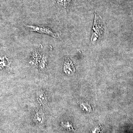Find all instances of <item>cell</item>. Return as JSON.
Segmentation results:
<instances>
[{
  "label": "cell",
  "instance_id": "cell-6",
  "mask_svg": "<svg viewBox=\"0 0 133 133\" xmlns=\"http://www.w3.org/2000/svg\"><path fill=\"white\" fill-rule=\"evenodd\" d=\"M48 58L47 55L45 54H42L41 55V58L38 63V67L42 70H45L48 63Z\"/></svg>",
  "mask_w": 133,
  "mask_h": 133
},
{
  "label": "cell",
  "instance_id": "cell-9",
  "mask_svg": "<svg viewBox=\"0 0 133 133\" xmlns=\"http://www.w3.org/2000/svg\"><path fill=\"white\" fill-rule=\"evenodd\" d=\"M8 64V60L5 56L0 55V67H5Z\"/></svg>",
  "mask_w": 133,
  "mask_h": 133
},
{
  "label": "cell",
  "instance_id": "cell-8",
  "mask_svg": "<svg viewBox=\"0 0 133 133\" xmlns=\"http://www.w3.org/2000/svg\"><path fill=\"white\" fill-rule=\"evenodd\" d=\"M56 4L59 7L66 9L69 6L71 0H56Z\"/></svg>",
  "mask_w": 133,
  "mask_h": 133
},
{
  "label": "cell",
  "instance_id": "cell-1",
  "mask_svg": "<svg viewBox=\"0 0 133 133\" xmlns=\"http://www.w3.org/2000/svg\"><path fill=\"white\" fill-rule=\"evenodd\" d=\"M95 17L93 27V32L91 37V41L95 42L101 36L104 31V27L101 17L97 14H95Z\"/></svg>",
  "mask_w": 133,
  "mask_h": 133
},
{
  "label": "cell",
  "instance_id": "cell-2",
  "mask_svg": "<svg viewBox=\"0 0 133 133\" xmlns=\"http://www.w3.org/2000/svg\"><path fill=\"white\" fill-rule=\"evenodd\" d=\"M30 31L37 32L38 33L46 34L56 38H59L62 35L61 31L55 32L52 31L51 29L48 27L43 26H33V25H26L25 26Z\"/></svg>",
  "mask_w": 133,
  "mask_h": 133
},
{
  "label": "cell",
  "instance_id": "cell-7",
  "mask_svg": "<svg viewBox=\"0 0 133 133\" xmlns=\"http://www.w3.org/2000/svg\"><path fill=\"white\" fill-rule=\"evenodd\" d=\"M44 115L43 112L41 111L36 112L33 116V120L35 122L38 124H42L44 120Z\"/></svg>",
  "mask_w": 133,
  "mask_h": 133
},
{
  "label": "cell",
  "instance_id": "cell-5",
  "mask_svg": "<svg viewBox=\"0 0 133 133\" xmlns=\"http://www.w3.org/2000/svg\"><path fill=\"white\" fill-rule=\"evenodd\" d=\"M41 55H42L38 51V50H36L33 51L31 53L29 59V63L30 64L33 66H38Z\"/></svg>",
  "mask_w": 133,
  "mask_h": 133
},
{
  "label": "cell",
  "instance_id": "cell-3",
  "mask_svg": "<svg viewBox=\"0 0 133 133\" xmlns=\"http://www.w3.org/2000/svg\"><path fill=\"white\" fill-rule=\"evenodd\" d=\"M37 98L39 104L45 105L48 103L49 96L47 92L43 90H41L37 93Z\"/></svg>",
  "mask_w": 133,
  "mask_h": 133
},
{
  "label": "cell",
  "instance_id": "cell-4",
  "mask_svg": "<svg viewBox=\"0 0 133 133\" xmlns=\"http://www.w3.org/2000/svg\"><path fill=\"white\" fill-rule=\"evenodd\" d=\"M64 72L68 75H72L75 71L74 64L69 58L66 59L64 62Z\"/></svg>",
  "mask_w": 133,
  "mask_h": 133
},
{
  "label": "cell",
  "instance_id": "cell-10",
  "mask_svg": "<svg viewBox=\"0 0 133 133\" xmlns=\"http://www.w3.org/2000/svg\"><path fill=\"white\" fill-rule=\"evenodd\" d=\"M62 124H63V127H64L65 128L67 129L68 130L72 131H74V129L73 128V127H72V125L71 124L69 123V122H68L66 124H65V123L64 124L63 122Z\"/></svg>",
  "mask_w": 133,
  "mask_h": 133
}]
</instances>
